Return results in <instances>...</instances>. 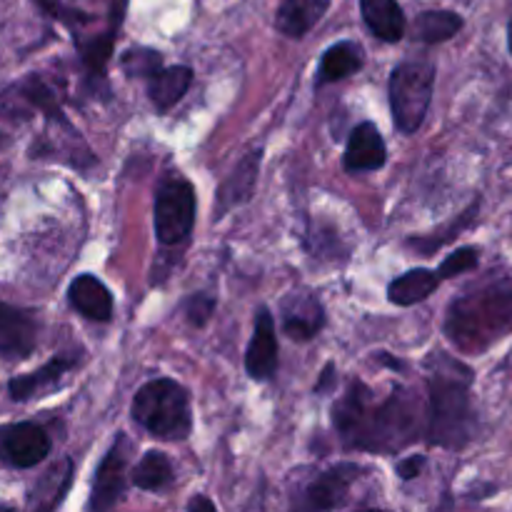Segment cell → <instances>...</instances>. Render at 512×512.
Returning <instances> with one entry per match:
<instances>
[{
  "label": "cell",
  "mask_w": 512,
  "mask_h": 512,
  "mask_svg": "<svg viewBox=\"0 0 512 512\" xmlns=\"http://www.w3.org/2000/svg\"><path fill=\"white\" fill-rule=\"evenodd\" d=\"M333 425L350 450L398 453L418 438L428 425V410L413 390L395 385L388 398L375 400L363 380H353L348 393L333 405Z\"/></svg>",
  "instance_id": "1"
},
{
  "label": "cell",
  "mask_w": 512,
  "mask_h": 512,
  "mask_svg": "<svg viewBox=\"0 0 512 512\" xmlns=\"http://www.w3.org/2000/svg\"><path fill=\"white\" fill-rule=\"evenodd\" d=\"M473 370L463 360L435 350L425 360L428 383V425L425 440L448 450H463L478 430L473 408Z\"/></svg>",
  "instance_id": "2"
},
{
  "label": "cell",
  "mask_w": 512,
  "mask_h": 512,
  "mask_svg": "<svg viewBox=\"0 0 512 512\" xmlns=\"http://www.w3.org/2000/svg\"><path fill=\"white\" fill-rule=\"evenodd\" d=\"M445 338L468 355H483L512 333V280H480L458 295L445 313Z\"/></svg>",
  "instance_id": "3"
},
{
  "label": "cell",
  "mask_w": 512,
  "mask_h": 512,
  "mask_svg": "<svg viewBox=\"0 0 512 512\" xmlns=\"http://www.w3.org/2000/svg\"><path fill=\"white\" fill-rule=\"evenodd\" d=\"M133 420L150 435L163 440H185L193 430L190 395L170 378H155L135 393L130 405Z\"/></svg>",
  "instance_id": "4"
},
{
  "label": "cell",
  "mask_w": 512,
  "mask_h": 512,
  "mask_svg": "<svg viewBox=\"0 0 512 512\" xmlns=\"http://www.w3.org/2000/svg\"><path fill=\"white\" fill-rule=\"evenodd\" d=\"M390 110L400 133L413 135L423 128L433 103L435 63L430 58H405L390 73Z\"/></svg>",
  "instance_id": "5"
},
{
  "label": "cell",
  "mask_w": 512,
  "mask_h": 512,
  "mask_svg": "<svg viewBox=\"0 0 512 512\" xmlns=\"http://www.w3.org/2000/svg\"><path fill=\"white\" fill-rule=\"evenodd\" d=\"M195 188L188 178L170 173L160 180L153 205L155 238L163 248H173L190 238L195 225Z\"/></svg>",
  "instance_id": "6"
},
{
  "label": "cell",
  "mask_w": 512,
  "mask_h": 512,
  "mask_svg": "<svg viewBox=\"0 0 512 512\" xmlns=\"http://www.w3.org/2000/svg\"><path fill=\"white\" fill-rule=\"evenodd\" d=\"M130 453H133V443L125 433H120L113 440L108 453L100 460L98 470H95L93 493H90L88 510L105 512L123 500L125 485H128V465Z\"/></svg>",
  "instance_id": "7"
},
{
  "label": "cell",
  "mask_w": 512,
  "mask_h": 512,
  "mask_svg": "<svg viewBox=\"0 0 512 512\" xmlns=\"http://www.w3.org/2000/svg\"><path fill=\"white\" fill-rule=\"evenodd\" d=\"M50 453V438L35 423L0 425V463L28 470L43 463Z\"/></svg>",
  "instance_id": "8"
},
{
  "label": "cell",
  "mask_w": 512,
  "mask_h": 512,
  "mask_svg": "<svg viewBox=\"0 0 512 512\" xmlns=\"http://www.w3.org/2000/svg\"><path fill=\"white\" fill-rule=\"evenodd\" d=\"M365 473V468H360L358 463H338L333 468L323 470L320 475H315L303 490V498L298 500V508L303 510H335L340 505H345L348 500L350 488L355 485V480Z\"/></svg>",
  "instance_id": "9"
},
{
  "label": "cell",
  "mask_w": 512,
  "mask_h": 512,
  "mask_svg": "<svg viewBox=\"0 0 512 512\" xmlns=\"http://www.w3.org/2000/svg\"><path fill=\"white\" fill-rule=\"evenodd\" d=\"M3 100L8 103V110H13V115L43 113L45 118L55 120V123H65L68 120L63 115V108H60V90L38 73L25 75L23 80L10 85L5 90Z\"/></svg>",
  "instance_id": "10"
},
{
  "label": "cell",
  "mask_w": 512,
  "mask_h": 512,
  "mask_svg": "<svg viewBox=\"0 0 512 512\" xmlns=\"http://www.w3.org/2000/svg\"><path fill=\"white\" fill-rule=\"evenodd\" d=\"M38 318L33 310L15 308L0 300V358L25 360L38 345Z\"/></svg>",
  "instance_id": "11"
},
{
  "label": "cell",
  "mask_w": 512,
  "mask_h": 512,
  "mask_svg": "<svg viewBox=\"0 0 512 512\" xmlns=\"http://www.w3.org/2000/svg\"><path fill=\"white\" fill-rule=\"evenodd\" d=\"M245 370L255 383H265L278 370V338H275V320L270 310L258 308L255 313V328L253 338L248 343V353H245Z\"/></svg>",
  "instance_id": "12"
},
{
  "label": "cell",
  "mask_w": 512,
  "mask_h": 512,
  "mask_svg": "<svg viewBox=\"0 0 512 512\" xmlns=\"http://www.w3.org/2000/svg\"><path fill=\"white\" fill-rule=\"evenodd\" d=\"M260 163H263V150H250L243 158L238 160L233 170H230L228 178L220 183L218 188V203H215V218H223L225 213H230L233 208L250 203V198L255 195V185H258L260 175Z\"/></svg>",
  "instance_id": "13"
},
{
  "label": "cell",
  "mask_w": 512,
  "mask_h": 512,
  "mask_svg": "<svg viewBox=\"0 0 512 512\" xmlns=\"http://www.w3.org/2000/svg\"><path fill=\"white\" fill-rule=\"evenodd\" d=\"M283 333L298 343H308L323 330L325 310L313 293H290L280 303Z\"/></svg>",
  "instance_id": "14"
},
{
  "label": "cell",
  "mask_w": 512,
  "mask_h": 512,
  "mask_svg": "<svg viewBox=\"0 0 512 512\" xmlns=\"http://www.w3.org/2000/svg\"><path fill=\"white\" fill-rule=\"evenodd\" d=\"M78 360H80L78 350H75V355L73 353L55 355V358H50L48 363L40 365V368L33 370V373L13 378L8 383L10 398H13L15 403H25V400H33V398H40V395L53 393V390L63 383L65 375L78 365Z\"/></svg>",
  "instance_id": "15"
},
{
  "label": "cell",
  "mask_w": 512,
  "mask_h": 512,
  "mask_svg": "<svg viewBox=\"0 0 512 512\" xmlns=\"http://www.w3.org/2000/svg\"><path fill=\"white\" fill-rule=\"evenodd\" d=\"M385 158H388V150H385V140L378 125L370 123V120L355 125L348 145H345L343 168L348 173H375V170L383 168Z\"/></svg>",
  "instance_id": "16"
},
{
  "label": "cell",
  "mask_w": 512,
  "mask_h": 512,
  "mask_svg": "<svg viewBox=\"0 0 512 512\" xmlns=\"http://www.w3.org/2000/svg\"><path fill=\"white\" fill-rule=\"evenodd\" d=\"M68 300L83 318L95 320V323H108L113 318V295L105 288V283L95 275L83 273L70 283Z\"/></svg>",
  "instance_id": "17"
},
{
  "label": "cell",
  "mask_w": 512,
  "mask_h": 512,
  "mask_svg": "<svg viewBox=\"0 0 512 512\" xmlns=\"http://www.w3.org/2000/svg\"><path fill=\"white\" fill-rule=\"evenodd\" d=\"M365 65L363 45L355 40H340V43L330 45L323 55H320L318 73H315V88H325L330 83L350 78V75L360 73Z\"/></svg>",
  "instance_id": "18"
},
{
  "label": "cell",
  "mask_w": 512,
  "mask_h": 512,
  "mask_svg": "<svg viewBox=\"0 0 512 512\" xmlns=\"http://www.w3.org/2000/svg\"><path fill=\"white\" fill-rule=\"evenodd\" d=\"M330 0H280L275 10V28L288 38H303L328 13Z\"/></svg>",
  "instance_id": "19"
},
{
  "label": "cell",
  "mask_w": 512,
  "mask_h": 512,
  "mask_svg": "<svg viewBox=\"0 0 512 512\" xmlns=\"http://www.w3.org/2000/svg\"><path fill=\"white\" fill-rule=\"evenodd\" d=\"M360 13L370 33L383 43H398L403 40L405 13L398 0H360Z\"/></svg>",
  "instance_id": "20"
},
{
  "label": "cell",
  "mask_w": 512,
  "mask_h": 512,
  "mask_svg": "<svg viewBox=\"0 0 512 512\" xmlns=\"http://www.w3.org/2000/svg\"><path fill=\"white\" fill-rule=\"evenodd\" d=\"M190 83H193V70L188 65H173V68H160L148 78V95L160 113L173 108L175 103L185 98Z\"/></svg>",
  "instance_id": "21"
},
{
  "label": "cell",
  "mask_w": 512,
  "mask_h": 512,
  "mask_svg": "<svg viewBox=\"0 0 512 512\" xmlns=\"http://www.w3.org/2000/svg\"><path fill=\"white\" fill-rule=\"evenodd\" d=\"M440 283L443 280L438 278L435 270L413 268L388 285V300L393 305H400V308H410V305H418L423 300H428L438 290Z\"/></svg>",
  "instance_id": "22"
},
{
  "label": "cell",
  "mask_w": 512,
  "mask_h": 512,
  "mask_svg": "<svg viewBox=\"0 0 512 512\" xmlns=\"http://www.w3.org/2000/svg\"><path fill=\"white\" fill-rule=\"evenodd\" d=\"M463 30V18L453 10H425L415 18L413 38L425 45H438Z\"/></svg>",
  "instance_id": "23"
},
{
  "label": "cell",
  "mask_w": 512,
  "mask_h": 512,
  "mask_svg": "<svg viewBox=\"0 0 512 512\" xmlns=\"http://www.w3.org/2000/svg\"><path fill=\"white\" fill-rule=\"evenodd\" d=\"M175 478L173 463L165 453L160 450H148V453L140 458V463L135 465L133 473H130V483L138 490H150V493H158V490L168 488Z\"/></svg>",
  "instance_id": "24"
},
{
  "label": "cell",
  "mask_w": 512,
  "mask_h": 512,
  "mask_svg": "<svg viewBox=\"0 0 512 512\" xmlns=\"http://www.w3.org/2000/svg\"><path fill=\"white\" fill-rule=\"evenodd\" d=\"M70 483H73V463L65 458L58 465H53L48 475L40 480L38 490L33 495V505L40 510H53L55 505L63 503V498L70 490Z\"/></svg>",
  "instance_id": "25"
},
{
  "label": "cell",
  "mask_w": 512,
  "mask_h": 512,
  "mask_svg": "<svg viewBox=\"0 0 512 512\" xmlns=\"http://www.w3.org/2000/svg\"><path fill=\"white\" fill-rule=\"evenodd\" d=\"M120 68L130 78L135 75V78L148 80L150 75L163 68V55H160V50L153 48H128L120 55Z\"/></svg>",
  "instance_id": "26"
},
{
  "label": "cell",
  "mask_w": 512,
  "mask_h": 512,
  "mask_svg": "<svg viewBox=\"0 0 512 512\" xmlns=\"http://www.w3.org/2000/svg\"><path fill=\"white\" fill-rule=\"evenodd\" d=\"M478 205H480V200H475V203L470 205V208L465 210V213L460 215L458 220H453L448 228L438 230V233H443V235H430V238H413V240H408V243L413 245L415 250H418V255H433L435 250L440 248V245L448 243V240H453V238H458L460 230L468 228V225L473 223L475 215H478Z\"/></svg>",
  "instance_id": "27"
},
{
  "label": "cell",
  "mask_w": 512,
  "mask_h": 512,
  "mask_svg": "<svg viewBox=\"0 0 512 512\" xmlns=\"http://www.w3.org/2000/svg\"><path fill=\"white\" fill-rule=\"evenodd\" d=\"M35 5H38L40 10H43L45 15H48V18H53V20H58V23H63L65 28L70 30V33H73V38L75 35H80V30L85 28V25L90 23V15L88 13H83V10H78V8H73V5L68 3V0H33Z\"/></svg>",
  "instance_id": "28"
},
{
  "label": "cell",
  "mask_w": 512,
  "mask_h": 512,
  "mask_svg": "<svg viewBox=\"0 0 512 512\" xmlns=\"http://www.w3.org/2000/svg\"><path fill=\"white\" fill-rule=\"evenodd\" d=\"M478 263H480V250L473 248V245H468V248H458L455 253H450L448 258L440 263V268L435 270V273H438L440 280H448V278H455V275L470 273V270L478 268Z\"/></svg>",
  "instance_id": "29"
},
{
  "label": "cell",
  "mask_w": 512,
  "mask_h": 512,
  "mask_svg": "<svg viewBox=\"0 0 512 512\" xmlns=\"http://www.w3.org/2000/svg\"><path fill=\"white\" fill-rule=\"evenodd\" d=\"M213 310H215V298H210V295L205 293H195L193 298H188V303L183 305L185 320H188L190 325H195V328H203V325L210 320V315H213Z\"/></svg>",
  "instance_id": "30"
},
{
  "label": "cell",
  "mask_w": 512,
  "mask_h": 512,
  "mask_svg": "<svg viewBox=\"0 0 512 512\" xmlns=\"http://www.w3.org/2000/svg\"><path fill=\"white\" fill-rule=\"evenodd\" d=\"M425 465H428V458H425V455H410V458L400 460L395 473H398L400 480H415L420 473H423Z\"/></svg>",
  "instance_id": "31"
},
{
  "label": "cell",
  "mask_w": 512,
  "mask_h": 512,
  "mask_svg": "<svg viewBox=\"0 0 512 512\" xmlns=\"http://www.w3.org/2000/svg\"><path fill=\"white\" fill-rule=\"evenodd\" d=\"M125 10H128V0H113V5H110V23H108V30H105V33L113 35L115 40H118L120 25H123V18H125Z\"/></svg>",
  "instance_id": "32"
},
{
  "label": "cell",
  "mask_w": 512,
  "mask_h": 512,
  "mask_svg": "<svg viewBox=\"0 0 512 512\" xmlns=\"http://www.w3.org/2000/svg\"><path fill=\"white\" fill-rule=\"evenodd\" d=\"M335 383H338V370H335L333 363H328L323 368V373H320L318 385H315V393L325 395L330 388H335Z\"/></svg>",
  "instance_id": "33"
},
{
  "label": "cell",
  "mask_w": 512,
  "mask_h": 512,
  "mask_svg": "<svg viewBox=\"0 0 512 512\" xmlns=\"http://www.w3.org/2000/svg\"><path fill=\"white\" fill-rule=\"evenodd\" d=\"M188 510L198 512V510H205V512H215L218 508H215V503L210 498H205V495H198V498H193L188 503Z\"/></svg>",
  "instance_id": "34"
},
{
  "label": "cell",
  "mask_w": 512,
  "mask_h": 512,
  "mask_svg": "<svg viewBox=\"0 0 512 512\" xmlns=\"http://www.w3.org/2000/svg\"><path fill=\"white\" fill-rule=\"evenodd\" d=\"M378 360L383 365H388V368H403V363H400V360H395V358H390L388 353H378Z\"/></svg>",
  "instance_id": "35"
},
{
  "label": "cell",
  "mask_w": 512,
  "mask_h": 512,
  "mask_svg": "<svg viewBox=\"0 0 512 512\" xmlns=\"http://www.w3.org/2000/svg\"><path fill=\"white\" fill-rule=\"evenodd\" d=\"M508 45H510V53H512V15H510V23H508Z\"/></svg>",
  "instance_id": "36"
}]
</instances>
